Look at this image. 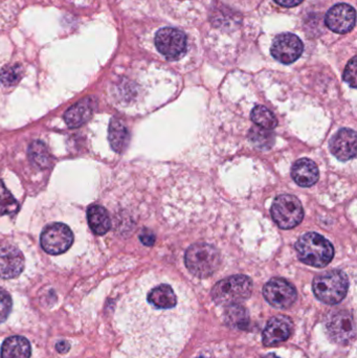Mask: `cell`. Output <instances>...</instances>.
<instances>
[{
	"mask_svg": "<svg viewBox=\"0 0 357 358\" xmlns=\"http://www.w3.org/2000/svg\"><path fill=\"white\" fill-rule=\"evenodd\" d=\"M356 57H354L348 63L345 71H344V81L349 84L352 88L356 87Z\"/></svg>",
	"mask_w": 357,
	"mask_h": 358,
	"instance_id": "cell-28",
	"label": "cell"
},
{
	"mask_svg": "<svg viewBox=\"0 0 357 358\" xmlns=\"http://www.w3.org/2000/svg\"><path fill=\"white\" fill-rule=\"evenodd\" d=\"M31 355V344L23 336H10L2 343L1 358H29Z\"/></svg>",
	"mask_w": 357,
	"mask_h": 358,
	"instance_id": "cell-18",
	"label": "cell"
},
{
	"mask_svg": "<svg viewBox=\"0 0 357 358\" xmlns=\"http://www.w3.org/2000/svg\"><path fill=\"white\" fill-rule=\"evenodd\" d=\"M272 216L281 229H293L303 220V206L296 196L284 194L275 199L272 206Z\"/></svg>",
	"mask_w": 357,
	"mask_h": 358,
	"instance_id": "cell-6",
	"label": "cell"
},
{
	"mask_svg": "<svg viewBox=\"0 0 357 358\" xmlns=\"http://www.w3.org/2000/svg\"><path fill=\"white\" fill-rule=\"evenodd\" d=\"M23 69L20 64L6 65L0 71V81L4 86H14L20 82Z\"/></svg>",
	"mask_w": 357,
	"mask_h": 358,
	"instance_id": "cell-25",
	"label": "cell"
},
{
	"mask_svg": "<svg viewBox=\"0 0 357 358\" xmlns=\"http://www.w3.org/2000/svg\"><path fill=\"white\" fill-rule=\"evenodd\" d=\"M275 1L285 8H293V6H299L303 0H275Z\"/></svg>",
	"mask_w": 357,
	"mask_h": 358,
	"instance_id": "cell-30",
	"label": "cell"
},
{
	"mask_svg": "<svg viewBox=\"0 0 357 358\" xmlns=\"http://www.w3.org/2000/svg\"><path fill=\"white\" fill-rule=\"evenodd\" d=\"M12 309V299L3 288L0 287V324L6 321Z\"/></svg>",
	"mask_w": 357,
	"mask_h": 358,
	"instance_id": "cell-27",
	"label": "cell"
},
{
	"mask_svg": "<svg viewBox=\"0 0 357 358\" xmlns=\"http://www.w3.org/2000/svg\"><path fill=\"white\" fill-rule=\"evenodd\" d=\"M293 321L285 315H278L272 317L268 323L263 331V344L268 347L274 346L279 343L285 342L289 340L293 332Z\"/></svg>",
	"mask_w": 357,
	"mask_h": 358,
	"instance_id": "cell-14",
	"label": "cell"
},
{
	"mask_svg": "<svg viewBox=\"0 0 357 358\" xmlns=\"http://www.w3.org/2000/svg\"><path fill=\"white\" fill-rule=\"evenodd\" d=\"M330 150L337 159L350 161L356 155V132L352 129L340 130L330 142Z\"/></svg>",
	"mask_w": 357,
	"mask_h": 358,
	"instance_id": "cell-15",
	"label": "cell"
},
{
	"mask_svg": "<svg viewBox=\"0 0 357 358\" xmlns=\"http://www.w3.org/2000/svg\"><path fill=\"white\" fill-rule=\"evenodd\" d=\"M296 250L302 262L318 268L327 266L335 255L333 244L316 233H308L300 238Z\"/></svg>",
	"mask_w": 357,
	"mask_h": 358,
	"instance_id": "cell-2",
	"label": "cell"
},
{
	"mask_svg": "<svg viewBox=\"0 0 357 358\" xmlns=\"http://www.w3.org/2000/svg\"><path fill=\"white\" fill-rule=\"evenodd\" d=\"M224 322L228 327L247 330L249 327V313L240 304L230 305L224 313Z\"/></svg>",
	"mask_w": 357,
	"mask_h": 358,
	"instance_id": "cell-21",
	"label": "cell"
},
{
	"mask_svg": "<svg viewBox=\"0 0 357 358\" xmlns=\"http://www.w3.org/2000/svg\"><path fill=\"white\" fill-rule=\"evenodd\" d=\"M187 268L195 277L205 278L211 277L218 267H219L221 259L220 254L213 245L207 243L194 244L191 246L186 252L184 257Z\"/></svg>",
	"mask_w": 357,
	"mask_h": 358,
	"instance_id": "cell-5",
	"label": "cell"
},
{
	"mask_svg": "<svg viewBox=\"0 0 357 358\" xmlns=\"http://www.w3.org/2000/svg\"><path fill=\"white\" fill-rule=\"evenodd\" d=\"M88 224L96 235H105L110 229V217L103 206H89L87 210Z\"/></svg>",
	"mask_w": 357,
	"mask_h": 358,
	"instance_id": "cell-19",
	"label": "cell"
},
{
	"mask_svg": "<svg viewBox=\"0 0 357 358\" xmlns=\"http://www.w3.org/2000/svg\"><path fill=\"white\" fill-rule=\"evenodd\" d=\"M29 157L31 163L39 169H46L52 165V157H50V151H48V147L40 141H35L29 145Z\"/></svg>",
	"mask_w": 357,
	"mask_h": 358,
	"instance_id": "cell-22",
	"label": "cell"
},
{
	"mask_svg": "<svg viewBox=\"0 0 357 358\" xmlns=\"http://www.w3.org/2000/svg\"><path fill=\"white\" fill-rule=\"evenodd\" d=\"M356 10L349 4H337L327 13L326 24L335 33H348L356 25Z\"/></svg>",
	"mask_w": 357,
	"mask_h": 358,
	"instance_id": "cell-13",
	"label": "cell"
},
{
	"mask_svg": "<svg viewBox=\"0 0 357 358\" xmlns=\"http://www.w3.org/2000/svg\"><path fill=\"white\" fill-rule=\"evenodd\" d=\"M130 134L127 127L121 120L112 119L109 125V142L113 150L124 152L129 144Z\"/></svg>",
	"mask_w": 357,
	"mask_h": 358,
	"instance_id": "cell-20",
	"label": "cell"
},
{
	"mask_svg": "<svg viewBox=\"0 0 357 358\" xmlns=\"http://www.w3.org/2000/svg\"><path fill=\"white\" fill-rule=\"evenodd\" d=\"M265 300L275 308L286 309L297 301L298 294L293 284L280 278H275L263 288Z\"/></svg>",
	"mask_w": 357,
	"mask_h": 358,
	"instance_id": "cell-9",
	"label": "cell"
},
{
	"mask_svg": "<svg viewBox=\"0 0 357 358\" xmlns=\"http://www.w3.org/2000/svg\"><path fill=\"white\" fill-rule=\"evenodd\" d=\"M140 240L146 246H152L155 243V235L148 229H144L140 235Z\"/></svg>",
	"mask_w": 357,
	"mask_h": 358,
	"instance_id": "cell-29",
	"label": "cell"
},
{
	"mask_svg": "<svg viewBox=\"0 0 357 358\" xmlns=\"http://www.w3.org/2000/svg\"><path fill=\"white\" fill-rule=\"evenodd\" d=\"M194 309L170 284L148 290L121 313L119 358H176L190 336Z\"/></svg>",
	"mask_w": 357,
	"mask_h": 358,
	"instance_id": "cell-1",
	"label": "cell"
},
{
	"mask_svg": "<svg viewBox=\"0 0 357 358\" xmlns=\"http://www.w3.org/2000/svg\"><path fill=\"white\" fill-rule=\"evenodd\" d=\"M291 176L300 187H312L318 181V166L309 159H301L293 165Z\"/></svg>",
	"mask_w": 357,
	"mask_h": 358,
	"instance_id": "cell-17",
	"label": "cell"
},
{
	"mask_svg": "<svg viewBox=\"0 0 357 358\" xmlns=\"http://www.w3.org/2000/svg\"><path fill=\"white\" fill-rule=\"evenodd\" d=\"M73 242V231L63 223H54L41 234V246L48 254L60 255L66 252Z\"/></svg>",
	"mask_w": 357,
	"mask_h": 358,
	"instance_id": "cell-8",
	"label": "cell"
},
{
	"mask_svg": "<svg viewBox=\"0 0 357 358\" xmlns=\"http://www.w3.org/2000/svg\"><path fill=\"white\" fill-rule=\"evenodd\" d=\"M263 358H280L277 357V355H272V353H270V355H266V357H264Z\"/></svg>",
	"mask_w": 357,
	"mask_h": 358,
	"instance_id": "cell-32",
	"label": "cell"
},
{
	"mask_svg": "<svg viewBox=\"0 0 357 358\" xmlns=\"http://www.w3.org/2000/svg\"><path fill=\"white\" fill-rule=\"evenodd\" d=\"M18 210V201L8 191L3 181L0 180V215L15 214Z\"/></svg>",
	"mask_w": 357,
	"mask_h": 358,
	"instance_id": "cell-24",
	"label": "cell"
},
{
	"mask_svg": "<svg viewBox=\"0 0 357 358\" xmlns=\"http://www.w3.org/2000/svg\"><path fill=\"white\" fill-rule=\"evenodd\" d=\"M155 45L168 60H178L186 52L187 37L180 29L165 27L157 31Z\"/></svg>",
	"mask_w": 357,
	"mask_h": 358,
	"instance_id": "cell-7",
	"label": "cell"
},
{
	"mask_svg": "<svg viewBox=\"0 0 357 358\" xmlns=\"http://www.w3.org/2000/svg\"><path fill=\"white\" fill-rule=\"evenodd\" d=\"M24 268V257L19 248L12 244H0V278L14 279Z\"/></svg>",
	"mask_w": 357,
	"mask_h": 358,
	"instance_id": "cell-12",
	"label": "cell"
},
{
	"mask_svg": "<svg viewBox=\"0 0 357 358\" xmlns=\"http://www.w3.org/2000/svg\"><path fill=\"white\" fill-rule=\"evenodd\" d=\"M303 43L298 36L286 33L279 35L272 46V55L283 64L295 62L303 52Z\"/></svg>",
	"mask_w": 357,
	"mask_h": 358,
	"instance_id": "cell-11",
	"label": "cell"
},
{
	"mask_svg": "<svg viewBox=\"0 0 357 358\" xmlns=\"http://www.w3.org/2000/svg\"><path fill=\"white\" fill-rule=\"evenodd\" d=\"M312 287L314 294L321 302L328 305H337L347 296L349 281L343 271H327L314 280Z\"/></svg>",
	"mask_w": 357,
	"mask_h": 358,
	"instance_id": "cell-4",
	"label": "cell"
},
{
	"mask_svg": "<svg viewBox=\"0 0 357 358\" xmlns=\"http://www.w3.org/2000/svg\"><path fill=\"white\" fill-rule=\"evenodd\" d=\"M327 334L337 344H350L356 338V326L354 315L349 311H340L328 317Z\"/></svg>",
	"mask_w": 357,
	"mask_h": 358,
	"instance_id": "cell-10",
	"label": "cell"
},
{
	"mask_svg": "<svg viewBox=\"0 0 357 358\" xmlns=\"http://www.w3.org/2000/svg\"><path fill=\"white\" fill-rule=\"evenodd\" d=\"M56 349L58 352L66 353L69 350V344L65 341H62V342L57 343Z\"/></svg>",
	"mask_w": 357,
	"mask_h": 358,
	"instance_id": "cell-31",
	"label": "cell"
},
{
	"mask_svg": "<svg viewBox=\"0 0 357 358\" xmlns=\"http://www.w3.org/2000/svg\"><path fill=\"white\" fill-rule=\"evenodd\" d=\"M251 117L256 125L259 126L260 128H263V129H274L278 125V121H277L276 117L272 115V111L266 108L265 106H262V105L256 106L252 110Z\"/></svg>",
	"mask_w": 357,
	"mask_h": 358,
	"instance_id": "cell-23",
	"label": "cell"
},
{
	"mask_svg": "<svg viewBox=\"0 0 357 358\" xmlns=\"http://www.w3.org/2000/svg\"><path fill=\"white\" fill-rule=\"evenodd\" d=\"M265 130L263 128H253L251 131V140L261 148H265V146L270 147L272 144V136Z\"/></svg>",
	"mask_w": 357,
	"mask_h": 358,
	"instance_id": "cell-26",
	"label": "cell"
},
{
	"mask_svg": "<svg viewBox=\"0 0 357 358\" xmlns=\"http://www.w3.org/2000/svg\"><path fill=\"white\" fill-rule=\"evenodd\" d=\"M96 105L98 103L94 96H88V98L79 101L71 108L67 109L64 115L65 123L71 128H78L84 125L92 119Z\"/></svg>",
	"mask_w": 357,
	"mask_h": 358,
	"instance_id": "cell-16",
	"label": "cell"
},
{
	"mask_svg": "<svg viewBox=\"0 0 357 358\" xmlns=\"http://www.w3.org/2000/svg\"><path fill=\"white\" fill-rule=\"evenodd\" d=\"M253 292V281L247 275H236L218 282L212 289L214 302L220 306L239 304Z\"/></svg>",
	"mask_w": 357,
	"mask_h": 358,
	"instance_id": "cell-3",
	"label": "cell"
}]
</instances>
